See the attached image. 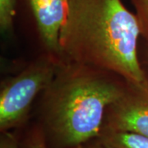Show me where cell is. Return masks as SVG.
<instances>
[{
	"mask_svg": "<svg viewBox=\"0 0 148 148\" xmlns=\"http://www.w3.org/2000/svg\"><path fill=\"white\" fill-rule=\"evenodd\" d=\"M138 17L121 0H69L59 35L60 60L90 65L148 84L138 53Z\"/></svg>",
	"mask_w": 148,
	"mask_h": 148,
	"instance_id": "6da1fadb",
	"label": "cell"
},
{
	"mask_svg": "<svg viewBox=\"0 0 148 148\" xmlns=\"http://www.w3.org/2000/svg\"><path fill=\"white\" fill-rule=\"evenodd\" d=\"M127 82L90 65L63 62L43 91L37 124L49 148H74L99 137L108 108Z\"/></svg>",
	"mask_w": 148,
	"mask_h": 148,
	"instance_id": "7a4b0ae2",
	"label": "cell"
},
{
	"mask_svg": "<svg viewBox=\"0 0 148 148\" xmlns=\"http://www.w3.org/2000/svg\"><path fill=\"white\" fill-rule=\"evenodd\" d=\"M61 60L46 55L32 62L19 73L2 83L0 90V131L11 132L28 119L32 104L47 88L57 73Z\"/></svg>",
	"mask_w": 148,
	"mask_h": 148,
	"instance_id": "3957f363",
	"label": "cell"
},
{
	"mask_svg": "<svg viewBox=\"0 0 148 148\" xmlns=\"http://www.w3.org/2000/svg\"><path fill=\"white\" fill-rule=\"evenodd\" d=\"M101 130L133 132L148 138V84L127 82L121 97L108 108Z\"/></svg>",
	"mask_w": 148,
	"mask_h": 148,
	"instance_id": "277c9868",
	"label": "cell"
},
{
	"mask_svg": "<svg viewBox=\"0 0 148 148\" xmlns=\"http://www.w3.org/2000/svg\"><path fill=\"white\" fill-rule=\"evenodd\" d=\"M38 32L48 53L60 59L59 35L69 0H29Z\"/></svg>",
	"mask_w": 148,
	"mask_h": 148,
	"instance_id": "5b68a950",
	"label": "cell"
},
{
	"mask_svg": "<svg viewBox=\"0 0 148 148\" xmlns=\"http://www.w3.org/2000/svg\"><path fill=\"white\" fill-rule=\"evenodd\" d=\"M98 139L106 148H148V138L133 132L101 130Z\"/></svg>",
	"mask_w": 148,
	"mask_h": 148,
	"instance_id": "8992f818",
	"label": "cell"
},
{
	"mask_svg": "<svg viewBox=\"0 0 148 148\" xmlns=\"http://www.w3.org/2000/svg\"><path fill=\"white\" fill-rule=\"evenodd\" d=\"M16 15V0H0V27L3 32L12 30Z\"/></svg>",
	"mask_w": 148,
	"mask_h": 148,
	"instance_id": "52a82bcc",
	"label": "cell"
},
{
	"mask_svg": "<svg viewBox=\"0 0 148 148\" xmlns=\"http://www.w3.org/2000/svg\"><path fill=\"white\" fill-rule=\"evenodd\" d=\"M20 146L21 148H49L38 125L27 131L22 141L20 142Z\"/></svg>",
	"mask_w": 148,
	"mask_h": 148,
	"instance_id": "ba28073f",
	"label": "cell"
},
{
	"mask_svg": "<svg viewBox=\"0 0 148 148\" xmlns=\"http://www.w3.org/2000/svg\"><path fill=\"white\" fill-rule=\"evenodd\" d=\"M136 10L142 36L148 41V0H132Z\"/></svg>",
	"mask_w": 148,
	"mask_h": 148,
	"instance_id": "9c48e42d",
	"label": "cell"
},
{
	"mask_svg": "<svg viewBox=\"0 0 148 148\" xmlns=\"http://www.w3.org/2000/svg\"><path fill=\"white\" fill-rule=\"evenodd\" d=\"M0 148H21L20 141L12 132H1Z\"/></svg>",
	"mask_w": 148,
	"mask_h": 148,
	"instance_id": "30bf717a",
	"label": "cell"
},
{
	"mask_svg": "<svg viewBox=\"0 0 148 148\" xmlns=\"http://www.w3.org/2000/svg\"><path fill=\"white\" fill-rule=\"evenodd\" d=\"M74 148H106L102 143L99 141L98 138H95V139H93L91 141H89L87 143H83L82 145H80L78 147H76Z\"/></svg>",
	"mask_w": 148,
	"mask_h": 148,
	"instance_id": "8fae6325",
	"label": "cell"
}]
</instances>
